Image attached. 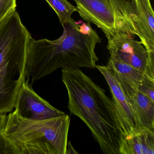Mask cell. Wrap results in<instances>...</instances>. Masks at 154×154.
I'll list each match as a JSON object with an SVG mask.
<instances>
[{
  "mask_svg": "<svg viewBox=\"0 0 154 154\" xmlns=\"http://www.w3.org/2000/svg\"><path fill=\"white\" fill-rule=\"evenodd\" d=\"M61 24L63 35L56 40L30 38L26 66L30 84L59 68H95L99 59L94 49L102 39L91 24L81 25L72 18Z\"/></svg>",
  "mask_w": 154,
  "mask_h": 154,
  "instance_id": "6da1fadb",
  "label": "cell"
},
{
  "mask_svg": "<svg viewBox=\"0 0 154 154\" xmlns=\"http://www.w3.org/2000/svg\"><path fill=\"white\" fill-rule=\"evenodd\" d=\"M70 114L80 118L91 131L103 153L119 154L122 131L112 100L80 68L62 69Z\"/></svg>",
  "mask_w": 154,
  "mask_h": 154,
  "instance_id": "7a4b0ae2",
  "label": "cell"
},
{
  "mask_svg": "<svg viewBox=\"0 0 154 154\" xmlns=\"http://www.w3.org/2000/svg\"><path fill=\"white\" fill-rule=\"evenodd\" d=\"M31 34L17 11L0 24V113L13 111L26 81L28 45Z\"/></svg>",
  "mask_w": 154,
  "mask_h": 154,
  "instance_id": "3957f363",
  "label": "cell"
},
{
  "mask_svg": "<svg viewBox=\"0 0 154 154\" xmlns=\"http://www.w3.org/2000/svg\"><path fill=\"white\" fill-rule=\"evenodd\" d=\"M70 117L67 114L32 120L15 110L7 116L3 134L16 154H66Z\"/></svg>",
  "mask_w": 154,
  "mask_h": 154,
  "instance_id": "277c9868",
  "label": "cell"
},
{
  "mask_svg": "<svg viewBox=\"0 0 154 154\" xmlns=\"http://www.w3.org/2000/svg\"><path fill=\"white\" fill-rule=\"evenodd\" d=\"M76 12L88 24L101 29L107 39L117 33L137 35L135 14L132 2L128 0H73Z\"/></svg>",
  "mask_w": 154,
  "mask_h": 154,
  "instance_id": "5b68a950",
  "label": "cell"
},
{
  "mask_svg": "<svg viewBox=\"0 0 154 154\" xmlns=\"http://www.w3.org/2000/svg\"><path fill=\"white\" fill-rule=\"evenodd\" d=\"M125 32L108 39L107 48L110 56L154 76V53L149 51L140 41Z\"/></svg>",
  "mask_w": 154,
  "mask_h": 154,
  "instance_id": "8992f818",
  "label": "cell"
},
{
  "mask_svg": "<svg viewBox=\"0 0 154 154\" xmlns=\"http://www.w3.org/2000/svg\"><path fill=\"white\" fill-rule=\"evenodd\" d=\"M14 109L19 116L32 120L47 119L65 114L37 94L32 85L26 81L19 92Z\"/></svg>",
  "mask_w": 154,
  "mask_h": 154,
  "instance_id": "52a82bcc",
  "label": "cell"
},
{
  "mask_svg": "<svg viewBox=\"0 0 154 154\" xmlns=\"http://www.w3.org/2000/svg\"><path fill=\"white\" fill-rule=\"evenodd\" d=\"M107 82L112 97V101L118 114L123 136L137 131V122L128 98L119 82L108 65H96Z\"/></svg>",
  "mask_w": 154,
  "mask_h": 154,
  "instance_id": "ba28073f",
  "label": "cell"
},
{
  "mask_svg": "<svg viewBox=\"0 0 154 154\" xmlns=\"http://www.w3.org/2000/svg\"><path fill=\"white\" fill-rule=\"evenodd\" d=\"M137 36L146 48L154 53V12L150 0H132Z\"/></svg>",
  "mask_w": 154,
  "mask_h": 154,
  "instance_id": "9c48e42d",
  "label": "cell"
},
{
  "mask_svg": "<svg viewBox=\"0 0 154 154\" xmlns=\"http://www.w3.org/2000/svg\"><path fill=\"white\" fill-rule=\"evenodd\" d=\"M107 65L110 68L128 98L132 97L145 73L110 56Z\"/></svg>",
  "mask_w": 154,
  "mask_h": 154,
  "instance_id": "30bf717a",
  "label": "cell"
},
{
  "mask_svg": "<svg viewBox=\"0 0 154 154\" xmlns=\"http://www.w3.org/2000/svg\"><path fill=\"white\" fill-rule=\"evenodd\" d=\"M119 154H154V131L140 129L122 136Z\"/></svg>",
  "mask_w": 154,
  "mask_h": 154,
  "instance_id": "8fae6325",
  "label": "cell"
},
{
  "mask_svg": "<svg viewBox=\"0 0 154 154\" xmlns=\"http://www.w3.org/2000/svg\"><path fill=\"white\" fill-rule=\"evenodd\" d=\"M128 98L135 115L137 131L143 128L154 131V101L138 91Z\"/></svg>",
  "mask_w": 154,
  "mask_h": 154,
  "instance_id": "7c38bea8",
  "label": "cell"
},
{
  "mask_svg": "<svg viewBox=\"0 0 154 154\" xmlns=\"http://www.w3.org/2000/svg\"><path fill=\"white\" fill-rule=\"evenodd\" d=\"M45 1L58 16L61 24L69 20L73 13L77 11L76 7L71 4L67 0Z\"/></svg>",
  "mask_w": 154,
  "mask_h": 154,
  "instance_id": "4fadbf2b",
  "label": "cell"
},
{
  "mask_svg": "<svg viewBox=\"0 0 154 154\" xmlns=\"http://www.w3.org/2000/svg\"><path fill=\"white\" fill-rule=\"evenodd\" d=\"M138 91L154 101V76L144 74Z\"/></svg>",
  "mask_w": 154,
  "mask_h": 154,
  "instance_id": "5bb4252c",
  "label": "cell"
},
{
  "mask_svg": "<svg viewBox=\"0 0 154 154\" xmlns=\"http://www.w3.org/2000/svg\"><path fill=\"white\" fill-rule=\"evenodd\" d=\"M17 0H0V24L16 11Z\"/></svg>",
  "mask_w": 154,
  "mask_h": 154,
  "instance_id": "9a60e30c",
  "label": "cell"
},
{
  "mask_svg": "<svg viewBox=\"0 0 154 154\" xmlns=\"http://www.w3.org/2000/svg\"><path fill=\"white\" fill-rule=\"evenodd\" d=\"M0 154H16V149L3 133L0 134Z\"/></svg>",
  "mask_w": 154,
  "mask_h": 154,
  "instance_id": "2e32d148",
  "label": "cell"
},
{
  "mask_svg": "<svg viewBox=\"0 0 154 154\" xmlns=\"http://www.w3.org/2000/svg\"><path fill=\"white\" fill-rule=\"evenodd\" d=\"M7 116L5 113H0V134L3 133L6 122Z\"/></svg>",
  "mask_w": 154,
  "mask_h": 154,
  "instance_id": "e0dca14e",
  "label": "cell"
},
{
  "mask_svg": "<svg viewBox=\"0 0 154 154\" xmlns=\"http://www.w3.org/2000/svg\"><path fill=\"white\" fill-rule=\"evenodd\" d=\"M78 154V152L75 151L73 146H72L70 141L67 142V148H66V154Z\"/></svg>",
  "mask_w": 154,
  "mask_h": 154,
  "instance_id": "ac0fdd59",
  "label": "cell"
}]
</instances>
